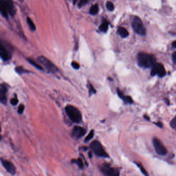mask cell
Instances as JSON below:
<instances>
[{"label": "cell", "instance_id": "1", "mask_svg": "<svg viewBox=\"0 0 176 176\" xmlns=\"http://www.w3.org/2000/svg\"><path fill=\"white\" fill-rule=\"evenodd\" d=\"M138 65L142 68H148L152 67L156 63L154 57L145 53H139L137 55Z\"/></svg>", "mask_w": 176, "mask_h": 176}, {"label": "cell", "instance_id": "2", "mask_svg": "<svg viewBox=\"0 0 176 176\" xmlns=\"http://www.w3.org/2000/svg\"><path fill=\"white\" fill-rule=\"evenodd\" d=\"M65 111L73 122L80 123L82 119V114L80 111L76 107L71 105H68L65 108Z\"/></svg>", "mask_w": 176, "mask_h": 176}, {"label": "cell", "instance_id": "3", "mask_svg": "<svg viewBox=\"0 0 176 176\" xmlns=\"http://www.w3.org/2000/svg\"><path fill=\"white\" fill-rule=\"evenodd\" d=\"M90 148L97 156L102 158H109L108 154L105 152L103 146L98 140H94L91 143Z\"/></svg>", "mask_w": 176, "mask_h": 176}, {"label": "cell", "instance_id": "4", "mask_svg": "<svg viewBox=\"0 0 176 176\" xmlns=\"http://www.w3.org/2000/svg\"><path fill=\"white\" fill-rule=\"evenodd\" d=\"M37 60L40 64L46 68L48 71L52 73H55L58 71L56 66L46 57L40 56L37 57Z\"/></svg>", "mask_w": 176, "mask_h": 176}, {"label": "cell", "instance_id": "5", "mask_svg": "<svg viewBox=\"0 0 176 176\" xmlns=\"http://www.w3.org/2000/svg\"><path fill=\"white\" fill-rule=\"evenodd\" d=\"M132 25L133 29L136 33L141 35H145L146 32V28L144 26L142 21L139 17H134L132 22Z\"/></svg>", "mask_w": 176, "mask_h": 176}, {"label": "cell", "instance_id": "6", "mask_svg": "<svg viewBox=\"0 0 176 176\" xmlns=\"http://www.w3.org/2000/svg\"><path fill=\"white\" fill-rule=\"evenodd\" d=\"M100 170L105 175L117 176L119 175L118 170L115 168L111 167L109 164H103L100 167Z\"/></svg>", "mask_w": 176, "mask_h": 176}, {"label": "cell", "instance_id": "7", "mask_svg": "<svg viewBox=\"0 0 176 176\" xmlns=\"http://www.w3.org/2000/svg\"><path fill=\"white\" fill-rule=\"evenodd\" d=\"M1 7L11 16H14L16 14V11L12 0H1Z\"/></svg>", "mask_w": 176, "mask_h": 176}, {"label": "cell", "instance_id": "8", "mask_svg": "<svg viewBox=\"0 0 176 176\" xmlns=\"http://www.w3.org/2000/svg\"><path fill=\"white\" fill-rule=\"evenodd\" d=\"M151 75L154 76L158 75L160 77H163L166 75V70L161 64L156 63L152 67L151 71Z\"/></svg>", "mask_w": 176, "mask_h": 176}, {"label": "cell", "instance_id": "9", "mask_svg": "<svg viewBox=\"0 0 176 176\" xmlns=\"http://www.w3.org/2000/svg\"><path fill=\"white\" fill-rule=\"evenodd\" d=\"M153 144L154 149L158 154L161 156H164L167 153V150L159 139L154 138L153 139Z\"/></svg>", "mask_w": 176, "mask_h": 176}, {"label": "cell", "instance_id": "10", "mask_svg": "<svg viewBox=\"0 0 176 176\" xmlns=\"http://www.w3.org/2000/svg\"><path fill=\"white\" fill-rule=\"evenodd\" d=\"M1 163L3 166L5 168V169L7 170V171L10 173L12 174H15L16 172V168L15 165L9 161L6 160H3L1 159Z\"/></svg>", "mask_w": 176, "mask_h": 176}, {"label": "cell", "instance_id": "11", "mask_svg": "<svg viewBox=\"0 0 176 176\" xmlns=\"http://www.w3.org/2000/svg\"><path fill=\"white\" fill-rule=\"evenodd\" d=\"M86 133V130L80 126H75L72 131V135L74 137L79 139L84 136Z\"/></svg>", "mask_w": 176, "mask_h": 176}, {"label": "cell", "instance_id": "12", "mask_svg": "<svg viewBox=\"0 0 176 176\" xmlns=\"http://www.w3.org/2000/svg\"><path fill=\"white\" fill-rule=\"evenodd\" d=\"M7 87L4 84H1L0 86V99L2 104H6L7 103L6 93L7 92Z\"/></svg>", "mask_w": 176, "mask_h": 176}, {"label": "cell", "instance_id": "13", "mask_svg": "<svg viewBox=\"0 0 176 176\" xmlns=\"http://www.w3.org/2000/svg\"><path fill=\"white\" fill-rule=\"evenodd\" d=\"M0 55H1V58L4 61H7L11 58L9 53L2 45H1V47H0Z\"/></svg>", "mask_w": 176, "mask_h": 176}, {"label": "cell", "instance_id": "14", "mask_svg": "<svg viewBox=\"0 0 176 176\" xmlns=\"http://www.w3.org/2000/svg\"><path fill=\"white\" fill-rule=\"evenodd\" d=\"M118 34L122 38H126L129 36V32L126 28L123 27H119L117 30Z\"/></svg>", "mask_w": 176, "mask_h": 176}, {"label": "cell", "instance_id": "15", "mask_svg": "<svg viewBox=\"0 0 176 176\" xmlns=\"http://www.w3.org/2000/svg\"><path fill=\"white\" fill-rule=\"evenodd\" d=\"M108 27H109V22L108 21L105 20L100 25L99 27V29L101 32L105 33L107 32L108 29Z\"/></svg>", "mask_w": 176, "mask_h": 176}, {"label": "cell", "instance_id": "16", "mask_svg": "<svg viewBox=\"0 0 176 176\" xmlns=\"http://www.w3.org/2000/svg\"><path fill=\"white\" fill-rule=\"evenodd\" d=\"M99 12V6L97 4L94 5L92 6L89 10V13L92 15H96Z\"/></svg>", "mask_w": 176, "mask_h": 176}, {"label": "cell", "instance_id": "17", "mask_svg": "<svg viewBox=\"0 0 176 176\" xmlns=\"http://www.w3.org/2000/svg\"><path fill=\"white\" fill-rule=\"evenodd\" d=\"M72 162L77 164L80 169H83L84 168V163L81 158H79L77 160H73Z\"/></svg>", "mask_w": 176, "mask_h": 176}, {"label": "cell", "instance_id": "18", "mask_svg": "<svg viewBox=\"0 0 176 176\" xmlns=\"http://www.w3.org/2000/svg\"><path fill=\"white\" fill-rule=\"evenodd\" d=\"M26 21H27V24L28 25V26H29L30 28L32 29V30H35L36 29V26H35V24L34 23V22H33V21L32 20V19L27 17V19H26Z\"/></svg>", "mask_w": 176, "mask_h": 176}, {"label": "cell", "instance_id": "19", "mask_svg": "<svg viewBox=\"0 0 176 176\" xmlns=\"http://www.w3.org/2000/svg\"><path fill=\"white\" fill-rule=\"evenodd\" d=\"M27 60L32 65H33V66H34L35 68H36L37 69H39V70H43V68L42 67V66H41L40 65H39V64H38L37 63H35L34 61H33V60L28 58L27 59Z\"/></svg>", "mask_w": 176, "mask_h": 176}, {"label": "cell", "instance_id": "20", "mask_svg": "<svg viewBox=\"0 0 176 176\" xmlns=\"http://www.w3.org/2000/svg\"><path fill=\"white\" fill-rule=\"evenodd\" d=\"M16 71L19 74H22L28 72L27 70H26L22 67H21V66H19V67H16Z\"/></svg>", "mask_w": 176, "mask_h": 176}, {"label": "cell", "instance_id": "21", "mask_svg": "<svg viewBox=\"0 0 176 176\" xmlns=\"http://www.w3.org/2000/svg\"><path fill=\"white\" fill-rule=\"evenodd\" d=\"M94 130H91L89 132L88 135L86 137V138L84 140V142H89V140H90L94 137Z\"/></svg>", "mask_w": 176, "mask_h": 176}, {"label": "cell", "instance_id": "22", "mask_svg": "<svg viewBox=\"0 0 176 176\" xmlns=\"http://www.w3.org/2000/svg\"><path fill=\"white\" fill-rule=\"evenodd\" d=\"M106 6L108 9L110 11H113L114 9V5L113 3L111 2H110V1L107 2Z\"/></svg>", "mask_w": 176, "mask_h": 176}, {"label": "cell", "instance_id": "23", "mask_svg": "<svg viewBox=\"0 0 176 176\" xmlns=\"http://www.w3.org/2000/svg\"><path fill=\"white\" fill-rule=\"evenodd\" d=\"M123 100L127 103L131 104L133 103V100H132V98L130 96H125Z\"/></svg>", "mask_w": 176, "mask_h": 176}, {"label": "cell", "instance_id": "24", "mask_svg": "<svg viewBox=\"0 0 176 176\" xmlns=\"http://www.w3.org/2000/svg\"><path fill=\"white\" fill-rule=\"evenodd\" d=\"M88 89H89V93L90 96L92 95V94H96V89L94 88V87H93V86L91 84H90L89 85Z\"/></svg>", "mask_w": 176, "mask_h": 176}, {"label": "cell", "instance_id": "25", "mask_svg": "<svg viewBox=\"0 0 176 176\" xmlns=\"http://www.w3.org/2000/svg\"><path fill=\"white\" fill-rule=\"evenodd\" d=\"M88 1V0H81L78 4V7L79 8L82 7L83 6H84V5H85V4L87 3Z\"/></svg>", "mask_w": 176, "mask_h": 176}, {"label": "cell", "instance_id": "26", "mask_svg": "<svg viewBox=\"0 0 176 176\" xmlns=\"http://www.w3.org/2000/svg\"><path fill=\"white\" fill-rule=\"evenodd\" d=\"M24 106L23 104H20L19 105V107H18V113L19 114H22L24 111Z\"/></svg>", "mask_w": 176, "mask_h": 176}, {"label": "cell", "instance_id": "27", "mask_svg": "<svg viewBox=\"0 0 176 176\" xmlns=\"http://www.w3.org/2000/svg\"><path fill=\"white\" fill-rule=\"evenodd\" d=\"M170 125H171V127L176 130V117H175L171 121V122H170Z\"/></svg>", "mask_w": 176, "mask_h": 176}, {"label": "cell", "instance_id": "28", "mask_svg": "<svg viewBox=\"0 0 176 176\" xmlns=\"http://www.w3.org/2000/svg\"><path fill=\"white\" fill-rule=\"evenodd\" d=\"M11 103L12 105H14V106H15V105H16L18 103V100L17 98H13L11 100Z\"/></svg>", "mask_w": 176, "mask_h": 176}, {"label": "cell", "instance_id": "29", "mask_svg": "<svg viewBox=\"0 0 176 176\" xmlns=\"http://www.w3.org/2000/svg\"><path fill=\"white\" fill-rule=\"evenodd\" d=\"M71 65L73 67L76 69H78L80 68V65L76 61H73L71 63Z\"/></svg>", "mask_w": 176, "mask_h": 176}, {"label": "cell", "instance_id": "30", "mask_svg": "<svg viewBox=\"0 0 176 176\" xmlns=\"http://www.w3.org/2000/svg\"><path fill=\"white\" fill-rule=\"evenodd\" d=\"M137 165H138V166L140 168V170H141V171H142V172L145 174V175H147L148 174H147V172H146V171L145 170V169L144 168V167L142 166V165H140L139 164H137Z\"/></svg>", "mask_w": 176, "mask_h": 176}, {"label": "cell", "instance_id": "31", "mask_svg": "<svg viewBox=\"0 0 176 176\" xmlns=\"http://www.w3.org/2000/svg\"><path fill=\"white\" fill-rule=\"evenodd\" d=\"M117 94H118V96L120 98H121V99H123V98H124V97H125V96L123 95V93L119 89H117Z\"/></svg>", "mask_w": 176, "mask_h": 176}, {"label": "cell", "instance_id": "32", "mask_svg": "<svg viewBox=\"0 0 176 176\" xmlns=\"http://www.w3.org/2000/svg\"><path fill=\"white\" fill-rule=\"evenodd\" d=\"M172 58L173 63L176 65V52H174L172 55Z\"/></svg>", "mask_w": 176, "mask_h": 176}, {"label": "cell", "instance_id": "33", "mask_svg": "<svg viewBox=\"0 0 176 176\" xmlns=\"http://www.w3.org/2000/svg\"><path fill=\"white\" fill-rule=\"evenodd\" d=\"M154 123H156L158 127H159L160 128H162L163 126V124L161 122H156Z\"/></svg>", "mask_w": 176, "mask_h": 176}, {"label": "cell", "instance_id": "34", "mask_svg": "<svg viewBox=\"0 0 176 176\" xmlns=\"http://www.w3.org/2000/svg\"><path fill=\"white\" fill-rule=\"evenodd\" d=\"M172 47H173V48H176V41H174V42L172 43Z\"/></svg>", "mask_w": 176, "mask_h": 176}, {"label": "cell", "instance_id": "35", "mask_svg": "<svg viewBox=\"0 0 176 176\" xmlns=\"http://www.w3.org/2000/svg\"><path fill=\"white\" fill-rule=\"evenodd\" d=\"M88 154H89V158H91L92 157V156H91V153L90 152H89L88 153Z\"/></svg>", "mask_w": 176, "mask_h": 176}, {"label": "cell", "instance_id": "36", "mask_svg": "<svg viewBox=\"0 0 176 176\" xmlns=\"http://www.w3.org/2000/svg\"><path fill=\"white\" fill-rule=\"evenodd\" d=\"M144 117L145 118V119H147V120H149V117H148L147 116H144Z\"/></svg>", "mask_w": 176, "mask_h": 176}, {"label": "cell", "instance_id": "37", "mask_svg": "<svg viewBox=\"0 0 176 176\" xmlns=\"http://www.w3.org/2000/svg\"><path fill=\"white\" fill-rule=\"evenodd\" d=\"M77 1H78V0H74V4H76V3L77 2Z\"/></svg>", "mask_w": 176, "mask_h": 176}]
</instances>
